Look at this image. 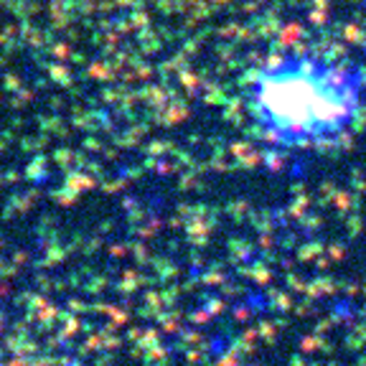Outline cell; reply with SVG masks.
Masks as SVG:
<instances>
[{"instance_id":"1","label":"cell","mask_w":366,"mask_h":366,"mask_svg":"<svg viewBox=\"0 0 366 366\" xmlns=\"http://www.w3.org/2000/svg\"><path fill=\"white\" fill-rule=\"evenodd\" d=\"M313 74L277 77L267 87L270 97H287L290 102H260L262 120L282 140H313L339 130L348 117V102L339 84ZM265 94V92H262Z\"/></svg>"}]
</instances>
